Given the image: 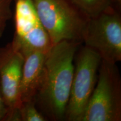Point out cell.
I'll return each mask as SVG.
<instances>
[{
    "label": "cell",
    "instance_id": "cell-1",
    "mask_svg": "<svg viewBox=\"0 0 121 121\" xmlns=\"http://www.w3.org/2000/svg\"><path fill=\"white\" fill-rule=\"evenodd\" d=\"M82 43L63 40L46 54L43 81L35 102L48 121H65L75 69V57Z\"/></svg>",
    "mask_w": 121,
    "mask_h": 121
},
{
    "label": "cell",
    "instance_id": "cell-2",
    "mask_svg": "<svg viewBox=\"0 0 121 121\" xmlns=\"http://www.w3.org/2000/svg\"><path fill=\"white\" fill-rule=\"evenodd\" d=\"M31 2L53 45L63 40L82 43L81 35L89 18L70 0H31Z\"/></svg>",
    "mask_w": 121,
    "mask_h": 121
},
{
    "label": "cell",
    "instance_id": "cell-3",
    "mask_svg": "<svg viewBox=\"0 0 121 121\" xmlns=\"http://www.w3.org/2000/svg\"><path fill=\"white\" fill-rule=\"evenodd\" d=\"M116 64L102 60L82 121H121V79Z\"/></svg>",
    "mask_w": 121,
    "mask_h": 121
},
{
    "label": "cell",
    "instance_id": "cell-4",
    "mask_svg": "<svg viewBox=\"0 0 121 121\" xmlns=\"http://www.w3.org/2000/svg\"><path fill=\"white\" fill-rule=\"evenodd\" d=\"M102 58L81 44L76 53L75 69L65 121H82L98 80Z\"/></svg>",
    "mask_w": 121,
    "mask_h": 121
},
{
    "label": "cell",
    "instance_id": "cell-5",
    "mask_svg": "<svg viewBox=\"0 0 121 121\" xmlns=\"http://www.w3.org/2000/svg\"><path fill=\"white\" fill-rule=\"evenodd\" d=\"M81 42L99 54L102 60L113 63L121 61L120 11L112 6L89 18L81 35Z\"/></svg>",
    "mask_w": 121,
    "mask_h": 121
},
{
    "label": "cell",
    "instance_id": "cell-6",
    "mask_svg": "<svg viewBox=\"0 0 121 121\" xmlns=\"http://www.w3.org/2000/svg\"><path fill=\"white\" fill-rule=\"evenodd\" d=\"M13 1L15 33L11 42L13 47L24 57L35 52L47 53L53 45L31 0Z\"/></svg>",
    "mask_w": 121,
    "mask_h": 121
},
{
    "label": "cell",
    "instance_id": "cell-7",
    "mask_svg": "<svg viewBox=\"0 0 121 121\" xmlns=\"http://www.w3.org/2000/svg\"><path fill=\"white\" fill-rule=\"evenodd\" d=\"M23 55L11 42L0 47V89L8 113L6 121H21L19 91Z\"/></svg>",
    "mask_w": 121,
    "mask_h": 121
},
{
    "label": "cell",
    "instance_id": "cell-8",
    "mask_svg": "<svg viewBox=\"0 0 121 121\" xmlns=\"http://www.w3.org/2000/svg\"><path fill=\"white\" fill-rule=\"evenodd\" d=\"M46 54L35 52L24 57L19 91L20 104L35 100L43 81Z\"/></svg>",
    "mask_w": 121,
    "mask_h": 121
},
{
    "label": "cell",
    "instance_id": "cell-9",
    "mask_svg": "<svg viewBox=\"0 0 121 121\" xmlns=\"http://www.w3.org/2000/svg\"><path fill=\"white\" fill-rule=\"evenodd\" d=\"M88 18L94 17L113 6V0H70ZM114 7V6H113Z\"/></svg>",
    "mask_w": 121,
    "mask_h": 121
},
{
    "label": "cell",
    "instance_id": "cell-10",
    "mask_svg": "<svg viewBox=\"0 0 121 121\" xmlns=\"http://www.w3.org/2000/svg\"><path fill=\"white\" fill-rule=\"evenodd\" d=\"M21 121H47L48 119L39 110L35 100L22 103L19 107Z\"/></svg>",
    "mask_w": 121,
    "mask_h": 121
},
{
    "label": "cell",
    "instance_id": "cell-11",
    "mask_svg": "<svg viewBox=\"0 0 121 121\" xmlns=\"http://www.w3.org/2000/svg\"><path fill=\"white\" fill-rule=\"evenodd\" d=\"M13 0H0V38L2 37L7 23L13 16L11 4Z\"/></svg>",
    "mask_w": 121,
    "mask_h": 121
},
{
    "label": "cell",
    "instance_id": "cell-12",
    "mask_svg": "<svg viewBox=\"0 0 121 121\" xmlns=\"http://www.w3.org/2000/svg\"><path fill=\"white\" fill-rule=\"evenodd\" d=\"M8 113L7 108L3 99L1 89H0V121H6Z\"/></svg>",
    "mask_w": 121,
    "mask_h": 121
}]
</instances>
